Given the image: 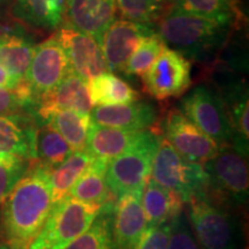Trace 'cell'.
Segmentation results:
<instances>
[{
    "label": "cell",
    "mask_w": 249,
    "mask_h": 249,
    "mask_svg": "<svg viewBox=\"0 0 249 249\" xmlns=\"http://www.w3.org/2000/svg\"><path fill=\"white\" fill-rule=\"evenodd\" d=\"M49 169L31 160L30 169L2 201L0 233L5 241L28 247L53 207Z\"/></svg>",
    "instance_id": "1"
},
{
    "label": "cell",
    "mask_w": 249,
    "mask_h": 249,
    "mask_svg": "<svg viewBox=\"0 0 249 249\" xmlns=\"http://www.w3.org/2000/svg\"><path fill=\"white\" fill-rule=\"evenodd\" d=\"M186 213L201 249H240L244 224L239 208L205 191L186 203Z\"/></svg>",
    "instance_id": "2"
},
{
    "label": "cell",
    "mask_w": 249,
    "mask_h": 249,
    "mask_svg": "<svg viewBox=\"0 0 249 249\" xmlns=\"http://www.w3.org/2000/svg\"><path fill=\"white\" fill-rule=\"evenodd\" d=\"M157 28L165 45L183 57L203 61L224 44L229 27L172 7L158 21Z\"/></svg>",
    "instance_id": "3"
},
{
    "label": "cell",
    "mask_w": 249,
    "mask_h": 249,
    "mask_svg": "<svg viewBox=\"0 0 249 249\" xmlns=\"http://www.w3.org/2000/svg\"><path fill=\"white\" fill-rule=\"evenodd\" d=\"M203 169L208 176V193L239 209L247 205L248 155L232 144H222L217 154L203 164Z\"/></svg>",
    "instance_id": "4"
},
{
    "label": "cell",
    "mask_w": 249,
    "mask_h": 249,
    "mask_svg": "<svg viewBox=\"0 0 249 249\" xmlns=\"http://www.w3.org/2000/svg\"><path fill=\"white\" fill-rule=\"evenodd\" d=\"M101 209V205L67 196L53 204L44 225L28 249H64L91 225Z\"/></svg>",
    "instance_id": "5"
},
{
    "label": "cell",
    "mask_w": 249,
    "mask_h": 249,
    "mask_svg": "<svg viewBox=\"0 0 249 249\" xmlns=\"http://www.w3.org/2000/svg\"><path fill=\"white\" fill-rule=\"evenodd\" d=\"M149 177L158 185L179 194L185 203L208 189L203 165L186 160L161 135Z\"/></svg>",
    "instance_id": "6"
},
{
    "label": "cell",
    "mask_w": 249,
    "mask_h": 249,
    "mask_svg": "<svg viewBox=\"0 0 249 249\" xmlns=\"http://www.w3.org/2000/svg\"><path fill=\"white\" fill-rule=\"evenodd\" d=\"M160 139V132L149 130L138 144L107 161L105 178L116 200L128 193L142 192Z\"/></svg>",
    "instance_id": "7"
},
{
    "label": "cell",
    "mask_w": 249,
    "mask_h": 249,
    "mask_svg": "<svg viewBox=\"0 0 249 249\" xmlns=\"http://www.w3.org/2000/svg\"><path fill=\"white\" fill-rule=\"evenodd\" d=\"M180 110L218 144H233L234 130L219 93L208 86H197L180 102Z\"/></svg>",
    "instance_id": "8"
},
{
    "label": "cell",
    "mask_w": 249,
    "mask_h": 249,
    "mask_svg": "<svg viewBox=\"0 0 249 249\" xmlns=\"http://www.w3.org/2000/svg\"><path fill=\"white\" fill-rule=\"evenodd\" d=\"M71 71L66 52L54 36L36 46L23 80L33 103L34 114L38 99L53 90Z\"/></svg>",
    "instance_id": "9"
},
{
    "label": "cell",
    "mask_w": 249,
    "mask_h": 249,
    "mask_svg": "<svg viewBox=\"0 0 249 249\" xmlns=\"http://www.w3.org/2000/svg\"><path fill=\"white\" fill-rule=\"evenodd\" d=\"M192 65L181 53L165 48L141 76L143 90L157 101L182 96L192 85Z\"/></svg>",
    "instance_id": "10"
},
{
    "label": "cell",
    "mask_w": 249,
    "mask_h": 249,
    "mask_svg": "<svg viewBox=\"0 0 249 249\" xmlns=\"http://www.w3.org/2000/svg\"><path fill=\"white\" fill-rule=\"evenodd\" d=\"M160 135L186 160L203 165L217 154L220 144L189 120L180 108L172 107L160 123Z\"/></svg>",
    "instance_id": "11"
},
{
    "label": "cell",
    "mask_w": 249,
    "mask_h": 249,
    "mask_svg": "<svg viewBox=\"0 0 249 249\" xmlns=\"http://www.w3.org/2000/svg\"><path fill=\"white\" fill-rule=\"evenodd\" d=\"M54 37L66 52L71 71L86 82L108 71L101 45L91 36L71 26H65Z\"/></svg>",
    "instance_id": "12"
},
{
    "label": "cell",
    "mask_w": 249,
    "mask_h": 249,
    "mask_svg": "<svg viewBox=\"0 0 249 249\" xmlns=\"http://www.w3.org/2000/svg\"><path fill=\"white\" fill-rule=\"evenodd\" d=\"M152 33L155 31L149 24L130 20H114L99 42L108 71H124L140 42Z\"/></svg>",
    "instance_id": "13"
},
{
    "label": "cell",
    "mask_w": 249,
    "mask_h": 249,
    "mask_svg": "<svg viewBox=\"0 0 249 249\" xmlns=\"http://www.w3.org/2000/svg\"><path fill=\"white\" fill-rule=\"evenodd\" d=\"M91 123L101 126L130 130H158L160 118L157 107L150 102L138 101L128 104L102 105L92 107Z\"/></svg>",
    "instance_id": "14"
},
{
    "label": "cell",
    "mask_w": 249,
    "mask_h": 249,
    "mask_svg": "<svg viewBox=\"0 0 249 249\" xmlns=\"http://www.w3.org/2000/svg\"><path fill=\"white\" fill-rule=\"evenodd\" d=\"M92 107L88 85L82 77L71 71L53 90L38 99L35 116L37 120H46L52 113L62 110L90 114Z\"/></svg>",
    "instance_id": "15"
},
{
    "label": "cell",
    "mask_w": 249,
    "mask_h": 249,
    "mask_svg": "<svg viewBox=\"0 0 249 249\" xmlns=\"http://www.w3.org/2000/svg\"><path fill=\"white\" fill-rule=\"evenodd\" d=\"M141 193H128L116 201L112 220L114 249H135L147 229Z\"/></svg>",
    "instance_id": "16"
},
{
    "label": "cell",
    "mask_w": 249,
    "mask_h": 249,
    "mask_svg": "<svg viewBox=\"0 0 249 249\" xmlns=\"http://www.w3.org/2000/svg\"><path fill=\"white\" fill-rule=\"evenodd\" d=\"M66 15L71 26L97 42L114 21V0H67Z\"/></svg>",
    "instance_id": "17"
},
{
    "label": "cell",
    "mask_w": 249,
    "mask_h": 249,
    "mask_svg": "<svg viewBox=\"0 0 249 249\" xmlns=\"http://www.w3.org/2000/svg\"><path fill=\"white\" fill-rule=\"evenodd\" d=\"M148 132L149 130H130L101 126L91 123L86 150L96 160L108 161L138 144Z\"/></svg>",
    "instance_id": "18"
},
{
    "label": "cell",
    "mask_w": 249,
    "mask_h": 249,
    "mask_svg": "<svg viewBox=\"0 0 249 249\" xmlns=\"http://www.w3.org/2000/svg\"><path fill=\"white\" fill-rule=\"evenodd\" d=\"M36 124L31 114L0 116V154L35 160Z\"/></svg>",
    "instance_id": "19"
},
{
    "label": "cell",
    "mask_w": 249,
    "mask_h": 249,
    "mask_svg": "<svg viewBox=\"0 0 249 249\" xmlns=\"http://www.w3.org/2000/svg\"><path fill=\"white\" fill-rule=\"evenodd\" d=\"M141 205L147 227H154L172 220L183 209L185 202L176 192L158 185L149 177L141 193Z\"/></svg>",
    "instance_id": "20"
},
{
    "label": "cell",
    "mask_w": 249,
    "mask_h": 249,
    "mask_svg": "<svg viewBox=\"0 0 249 249\" xmlns=\"http://www.w3.org/2000/svg\"><path fill=\"white\" fill-rule=\"evenodd\" d=\"M107 161L93 158L92 163L86 172L76 180L68 196L86 203L103 205L116 202L117 200L108 188L105 178Z\"/></svg>",
    "instance_id": "21"
},
{
    "label": "cell",
    "mask_w": 249,
    "mask_h": 249,
    "mask_svg": "<svg viewBox=\"0 0 249 249\" xmlns=\"http://www.w3.org/2000/svg\"><path fill=\"white\" fill-rule=\"evenodd\" d=\"M92 105L128 104L140 99V93L126 81L110 71L99 74L87 82Z\"/></svg>",
    "instance_id": "22"
},
{
    "label": "cell",
    "mask_w": 249,
    "mask_h": 249,
    "mask_svg": "<svg viewBox=\"0 0 249 249\" xmlns=\"http://www.w3.org/2000/svg\"><path fill=\"white\" fill-rule=\"evenodd\" d=\"M93 157L87 150L73 152L66 160L49 170L48 179L53 203L64 200L76 180L86 172Z\"/></svg>",
    "instance_id": "23"
},
{
    "label": "cell",
    "mask_w": 249,
    "mask_h": 249,
    "mask_svg": "<svg viewBox=\"0 0 249 249\" xmlns=\"http://www.w3.org/2000/svg\"><path fill=\"white\" fill-rule=\"evenodd\" d=\"M73 154L70 144L49 121L37 120L35 132V161L51 170Z\"/></svg>",
    "instance_id": "24"
},
{
    "label": "cell",
    "mask_w": 249,
    "mask_h": 249,
    "mask_svg": "<svg viewBox=\"0 0 249 249\" xmlns=\"http://www.w3.org/2000/svg\"><path fill=\"white\" fill-rule=\"evenodd\" d=\"M114 204L116 202L103 205L91 225L64 249H114L112 233Z\"/></svg>",
    "instance_id": "25"
},
{
    "label": "cell",
    "mask_w": 249,
    "mask_h": 249,
    "mask_svg": "<svg viewBox=\"0 0 249 249\" xmlns=\"http://www.w3.org/2000/svg\"><path fill=\"white\" fill-rule=\"evenodd\" d=\"M46 121H49L61 134L73 152L86 150L91 124L89 114L71 110H62L52 113Z\"/></svg>",
    "instance_id": "26"
},
{
    "label": "cell",
    "mask_w": 249,
    "mask_h": 249,
    "mask_svg": "<svg viewBox=\"0 0 249 249\" xmlns=\"http://www.w3.org/2000/svg\"><path fill=\"white\" fill-rule=\"evenodd\" d=\"M34 51L33 44L22 37H0V65L20 82L26 77Z\"/></svg>",
    "instance_id": "27"
},
{
    "label": "cell",
    "mask_w": 249,
    "mask_h": 249,
    "mask_svg": "<svg viewBox=\"0 0 249 249\" xmlns=\"http://www.w3.org/2000/svg\"><path fill=\"white\" fill-rule=\"evenodd\" d=\"M21 14L35 26L55 29L66 15L67 0H18Z\"/></svg>",
    "instance_id": "28"
},
{
    "label": "cell",
    "mask_w": 249,
    "mask_h": 249,
    "mask_svg": "<svg viewBox=\"0 0 249 249\" xmlns=\"http://www.w3.org/2000/svg\"><path fill=\"white\" fill-rule=\"evenodd\" d=\"M172 7L226 27L234 22L238 14L235 0H173Z\"/></svg>",
    "instance_id": "29"
},
{
    "label": "cell",
    "mask_w": 249,
    "mask_h": 249,
    "mask_svg": "<svg viewBox=\"0 0 249 249\" xmlns=\"http://www.w3.org/2000/svg\"><path fill=\"white\" fill-rule=\"evenodd\" d=\"M114 5L127 20L151 26L172 8L173 0H114Z\"/></svg>",
    "instance_id": "30"
},
{
    "label": "cell",
    "mask_w": 249,
    "mask_h": 249,
    "mask_svg": "<svg viewBox=\"0 0 249 249\" xmlns=\"http://www.w3.org/2000/svg\"><path fill=\"white\" fill-rule=\"evenodd\" d=\"M165 48L166 45L157 33L145 36L129 57L124 71L127 75L142 76L151 67L156 59L160 57Z\"/></svg>",
    "instance_id": "31"
},
{
    "label": "cell",
    "mask_w": 249,
    "mask_h": 249,
    "mask_svg": "<svg viewBox=\"0 0 249 249\" xmlns=\"http://www.w3.org/2000/svg\"><path fill=\"white\" fill-rule=\"evenodd\" d=\"M31 160L0 154V205L14 186L30 169Z\"/></svg>",
    "instance_id": "32"
},
{
    "label": "cell",
    "mask_w": 249,
    "mask_h": 249,
    "mask_svg": "<svg viewBox=\"0 0 249 249\" xmlns=\"http://www.w3.org/2000/svg\"><path fill=\"white\" fill-rule=\"evenodd\" d=\"M167 249H201L192 231L185 208L173 218Z\"/></svg>",
    "instance_id": "33"
},
{
    "label": "cell",
    "mask_w": 249,
    "mask_h": 249,
    "mask_svg": "<svg viewBox=\"0 0 249 249\" xmlns=\"http://www.w3.org/2000/svg\"><path fill=\"white\" fill-rule=\"evenodd\" d=\"M18 114H31L33 108L18 89L0 88V116L9 117Z\"/></svg>",
    "instance_id": "34"
},
{
    "label": "cell",
    "mask_w": 249,
    "mask_h": 249,
    "mask_svg": "<svg viewBox=\"0 0 249 249\" xmlns=\"http://www.w3.org/2000/svg\"><path fill=\"white\" fill-rule=\"evenodd\" d=\"M172 220L154 227H147L135 249H167Z\"/></svg>",
    "instance_id": "35"
},
{
    "label": "cell",
    "mask_w": 249,
    "mask_h": 249,
    "mask_svg": "<svg viewBox=\"0 0 249 249\" xmlns=\"http://www.w3.org/2000/svg\"><path fill=\"white\" fill-rule=\"evenodd\" d=\"M20 83V81L15 79L4 66L0 65V88L17 89Z\"/></svg>",
    "instance_id": "36"
},
{
    "label": "cell",
    "mask_w": 249,
    "mask_h": 249,
    "mask_svg": "<svg viewBox=\"0 0 249 249\" xmlns=\"http://www.w3.org/2000/svg\"><path fill=\"white\" fill-rule=\"evenodd\" d=\"M0 249H28V247L20 244H15V242L2 241L0 242Z\"/></svg>",
    "instance_id": "37"
},
{
    "label": "cell",
    "mask_w": 249,
    "mask_h": 249,
    "mask_svg": "<svg viewBox=\"0 0 249 249\" xmlns=\"http://www.w3.org/2000/svg\"><path fill=\"white\" fill-rule=\"evenodd\" d=\"M246 249H247V248H246Z\"/></svg>",
    "instance_id": "38"
}]
</instances>
